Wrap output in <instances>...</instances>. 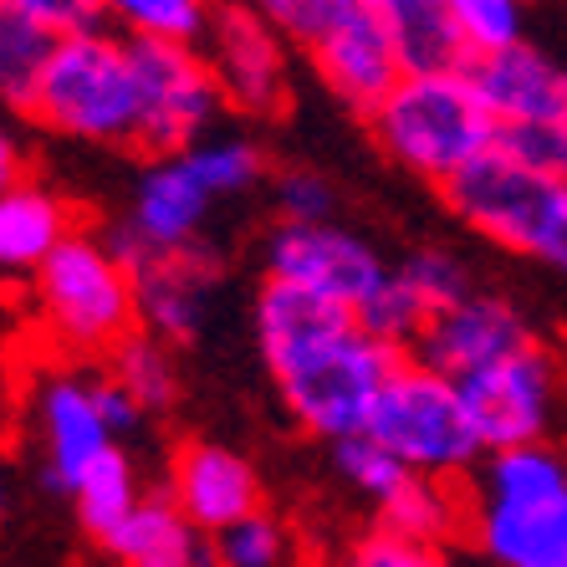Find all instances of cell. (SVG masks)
I'll list each match as a JSON object with an SVG mask.
<instances>
[{"label":"cell","instance_id":"1","mask_svg":"<svg viewBox=\"0 0 567 567\" xmlns=\"http://www.w3.org/2000/svg\"><path fill=\"white\" fill-rule=\"evenodd\" d=\"M256 343L291 420L322 440L369 430L383 383L404 358L373 338L348 302L281 277H266L256 297Z\"/></svg>","mask_w":567,"mask_h":567},{"label":"cell","instance_id":"2","mask_svg":"<svg viewBox=\"0 0 567 567\" xmlns=\"http://www.w3.org/2000/svg\"><path fill=\"white\" fill-rule=\"evenodd\" d=\"M369 128L399 169L420 174L430 185H445L450 174H461L475 154H486L502 138V123L471 62L410 66L394 93L369 113Z\"/></svg>","mask_w":567,"mask_h":567},{"label":"cell","instance_id":"3","mask_svg":"<svg viewBox=\"0 0 567 567\" xmlns=\"http://www.w3.org/2000/svg\"><path fill=\"white\" fill-rule=\"evenodd\" d=\"M31 118L66 133V138H82V144L138 148L144 93H138L128 37H113L103 27L62 31Z\"/></svg>","mask_w":567,"mask_h":567},{"label":"cell","instance_id":"4","mask_svg":"<svg viewBox=\"0 0 567 567\" xmlns=\"http://www.w3.org/2000/svg\"><path fill=\"white\" fill-rule=\"evenodd\" d=\"M440 189H445V205L475 236L557 266L567 277V179L527 164L496 138Z\"/></svg>","mask_w":567,"mask_h":567},{"label":"cell","instance_id":"5","mask_svg":"<svg viewBox=\"0 0 567 567\" xmlns=\"http://www.w3.org/2000/svg\"><path fill=\"white\" fill-rule=\"evenodd\" d=\"M37 307L41 322L66 353L97 358L113 353L138 322V277L113 251V240L72 236L37 266Z\"/></svg>","mask_w":567,"mask_h":567},{"label":"cell","instance_id":"6","mask_svg":"<svg viewBox=\"0 0 567 567\" xmlns=\"http://www.w3.org/2000/svg\"><path fill=\"white\" fill-rule=\"evenodd\" d=\"M369 435H379L410 471L461 475V481L486 455V440L465 410L461 383L414 353L399 358V369L383 383L369 414Z\"/></svg>","mask_w":567,"mask_h":567},{"label":"cell","instance_id":"7","mask_svg":"<svg viewBox=\"0 0 567 567\" xmlns=\"http://www.w3.org/2000/svg\"><path fill=\"white\" fill-rule=\"evenodd\" d=\"M317 78L358 113H373L410 72L394 16L373 0H328V11L302 37Z\"/></svg>","mask_w":567,"mask_h":567},{"label":"cell","instance_id":"8","mask_svg":"<svg viewBox=\"0 0 567 567\" xmlns=\"http://www.w3.org/2000/svg\"><path fill=\"white\" fill-rule=\"evenodd\" d=\"M133 66H138V93H144V154H179L210 133L220 107L230 103L215 78L210 56L195 52V41L169 37H128Z\"/></svg>","mask_w":567,"mask_h":567},{"label":"cell","instance_id":"9","mask_svg":"<svg viewBox=\"0 0 567 567\" xmlns=\"http://www.w3.org/2000/svg\"><path fill=\"white\" fill-rule=\"evenodd\" d=\"M455 383H461L465 410H471L486 450L522 445V440H547V430H553L557 363L537 338L512 348V353H502V358H491L481 369L461 373Z\"/></svg>","mask_w":567,"mask_h":567},{"label":"cell","instance_id":"10","mask_svg":"<svg viewBox=\"0 0 567 567\" xmlns=\"http://www.w3.org/2000/svg\"><path fill=\"white\" fill-rule=\"evenodd\" d=\"M266 277L312 287L358 312L363 297L389 277V266L353 230H338L328 220H281L271 230V240H266Z\"/></svg>","mask_w":567,"mask_h":567},{"label":"cell","instance_id":"11","mask_svg":"<svg viewBox=\"0 0 567 567\" xmlns=\"http://www.w3.org/2000/svg\"><path fill=\"white\" fill-rule=\"evenodd\" d=\"M210 205H215V195L189 169L185 154H154V164L138 179L128 220L107 240H113V251L128 266L148 261V256H164V251H185V246L199 240V230H205Z\"/></svg>","mask_w":567,"mask_h":567},{"label":"cell","instance_id":"12","mask_svg":"<svg viewBox=\"0 0 567 567\" xmlns=\"http://www.w3.org/2000/svg\"><path fill=\"white\" fill-rule=\"evenodd\" d=\"M277 21H266L256 6H220L205 31V56L225 97L246 113H277L287 107V52L277 41Z\"/></svg>","mask_w":567,"mask_h":567},{"label":"cell","instance_id":"13","mask_svg":"<svg viewBox=\"0 0 567 567\" xmlns=\"http://www.w3.org/2000/svg\"><path fill=\"white\" fill-rule=\"evenodd\" d=\"M37 430H41V450H47L41 481L56 496H72L78 481L87 475V465L107 445H118L113 424L97 410L93 383H82L78 373H52L37 389Z\"/></svg>","mask_w":567,"mask_h":567},{"label":"cell","instance_id":"14","mask_svg":"<svg viewBox=\"0 0 567 567\" xmlns=\"http://www.w3.org/2000/svg\"><path fill=\"white\" fill-rule=\"evenodd\" d=\"M537 332L506 297H486V291H465L461 302H450L445 312H435V322L424 328V338L414 343V358L435 363L440 373L461 379V373L481 369L491 358L512 353V348L532 343Z\"/></svg>","mask_w":567,"mask_h":567},{"label":"cell","instance_id":"15","mask_svg":"<svg viewBox=\"0 0 567 567\" xmlns=\"http://www.w3.org/2000/svg\"><path fill=\"white\" fill-rule=\"evenodd\" d=\"M471 542L502 567H567V486L527 502L471 496Z\"/></svg>","mask_w":567,"mask_h":567},{"label":"cell","instance_id":"16","mask_svg":"<svg viewBox=\"0 0 567 567\" xmlns=\"http://www.w3.org/2000/svg\"><path fill=\"white\" fill-rule=\"evenodd\" d=\"M133 277H138V322L158 332L164 343H195L205 332V317H210L220 261L199 246H185V251L138 261Z\"/></svg>","mask_w":567,"mask_h":567},{"label":"cell","instance_id":"17","mask_svg":"<svg viewBox=\"0 0 567 567\" xmlns=\"http://www.w3.org/2000/svg\"><path fill=\"white\" fill-rule=\"evenodd\" d=\"M471 72L502 128L567 118V66L553 62L547 52H537V47H527V41L471 56Z\"/></svg>","mask_w":567,"mask_h":567},{"label":"cell","instance_id":"18","mask_svg":"<svg viewBox=\"0 0 567 567\" xmlns=\"http://www.w3.org/2000/svg\"><path fill=\"white\" fill-rule=\"evenodd\" d=\"M169 496L210 537L261 506L256 471L225 445H179V455L169 465Z\"/></svg>","mask_w":567,"mask_h":567},{"label":"cell","instance_id":"19","mask_svg":"<svg viewBox=\"0 0 567 567\" xmlns=\"http://www.w3.org/2000/svg\"><path fill=\"white\" fill-rule=\"evenodd\" d=\"M210 532L195 527L174 496H138L123 527L107 537V553L128 567H195L215 563V547H205Z\"/></svg>","mask_w":567,"mask_h":567},{"label":"cell","instance_id":"20","mask_svg":"<svg viewBox=\"0 0 567 567\" xmlns=\"http://www.w3.org/2000/svg\"><path fill=\"white\" fill-rule=\"evenodd\" d=\"M379 522L410 532L435 553H450V542L471 537V486H461V475L410 471L394 496L379 502Z\"/></svg>","mask_w":567,"mask_h":567},{"label":"cell","instance_id":"21","mask_svg":"<svg viewBox=\"0 0 567 567\" xmlns=\"http://www.w3.org/2000/svg\"><path fill=\"white\" fill-rule=\"evenodd\" d=\"M72 236V210L52 189L16 179L0 189V271L37 277V266Z\"/></svg>","mask_w":567,"mask_h":567},{"label":"cell","instance_id":"22","mask_svg":"<svg viewBox=\"0 0 567 567\" xmlns=\"http://www.w3.org/2000/svg\"><path fill=\"white\" fill-rule=\"evenodd\" d=\"M62 31L21 11H0V103L16 113H31L41 93V78L56 56Z\"/></svg>","mask_w":567,"mask_h":567},{"label":"cell","instance_id":"23","mask_svg":"<svg viewBox=\"0 0 567 567\" xmlns=\"http://www.w3.org/2000/svg\"><path fill=\"white\" fill-rule=\"evenodd\" d=\"M138 496H144V491H138V475H133L123 445H107L103 455L87 465V475L78 481V491H72L82 532H87L97 547H107V537L123 527V516L138 506Z\"/></svg>","mask_w":567,"mask_h":567},{"label":"cell","instance_id":"24","mask_svg":"<svg viewBox=\"0 0 567 567\" xmlns=\"http://www.w3.org/2000/svg\"><path fill=\"white\" fill-rule=\"evenodd\" d=\"M358 322H363L373 338L394 343L399 353H414V343L424 338V328L435 322V307H430L420 291H414V281L404 277V271H389V277H383L379 287L363 297V307H358Z\"/></svg>","mask_w":567,"mask_h":567},{"label":"cell","instance_id":"25","mask_svg":"<svg viewBox=\"0 0 567 567\" xmlns=\"http://www.w3.org/2000/svg\"><path fill=\"white\" fill-rule=\"evenodd\" d=\"M128 37H169V41H205L210 31V0H97Z\"/></svg>","mask_w":567,"mask_h":567},{"label":"cell","instance_id":"26","mask_svg":"<svg viewBox=\"0 0 567 567\" xmlns=\"http://www.w3.org/2000/svg\"><path fill=\"white\" fill-rule=\"evenodd\" d=\"M107 358H113V379L128 383L133 394L144 399L148 414H164L174 404V363H169V343H164L158 332L138 328Z\"/></svg>","mask_w":567,"mask_h":567},{"label":"cell","instance_id":"27","mask_svg":"<svg viewBox=\"0 0 567 567\" xmlns=\"http://www.w3.org/2000/svg\"><path fill=\"white\" fill-rule=\"evenodd\" d=\"M179 154L189 158V169L205 179V189H210L215 199L246 195V189L266 174V158L251 138H205V144L195 138V144L179 148Z\"/></svg>","mask_w":567,"mask_h":567},{"label":"cell","instance_id":"28","mask_svg":"<svg viewBox=\"0 0 567 567\" xmlns=\"http://www.w3.org/2000/svg\"><path fill=\"white\" fill-rule=\"evenodd\" d=\"M332 461H338V475H343L353 491H363L373 506L389 502L399 491V481L410 475V465L399 461L394 450L383 445L379 435H369V430H358V435H343L332 440Z\"/></svg>","mask_w":567,"mask_h":567},{"label":"cell","instance_id":"29","mask_svg":"<svg viewBox=\"0 0 567 567\" xmlns=\"http://www.w3.org/2000/svg\"><path fill=\"white\" fill-rule=\"evenodd\" d=\"M445 11L471 56H486V52L512 47V41H527L522 37L527 31V0H445Z\"/></svg>","mask_w":567,"mask_h":567},{"label":"cell","instance_id":"30","mask_svg":"<svg viewBox=\"0 0 567 567\" xmlns=\"http://www.w3.org/2000/svg\"><path fill=\"white\" fill-rule=\"evenodd\" d=\"M287 557H291L287 527H277L271 516H261V506H256L251 516H240V522L215 532V563H225V567H277V563H287Z\"/></svg>","mask_w":567,"mask_h":567},{"label":"cell","instance_id":"31","mask_svg":"<svg viewBox=\"0 0 567 567\" xmlns=\"http://www.w3.org/2000/svg\"><path fill=\"white\" fill-rule=\"evenodd\" d=\"M399 271L414 281V291H420L424 302L435 307V312H445L450 302H461L471 287V271H465L461 261L450 251H414L410 261H399Z\"/></svg>","mask_w":567,"mask_h":567},{"label":"cell","instance_id":"32","mask_svg":"<svg viewBox=\"0 0 567 567\" xmlns=\"http://www.w3.org/2000/svg\"><path fill=\"white\" fill-rule=\"evenodd\" d=\"M440 557L445 553L424 547L420 537L389 527V522H379V527H373L369 537H358V547H353V563H363V567H435Z\"/></svg>","mask_w":567,"mask_h":567},{"label":"cell","instance_id":"33","mask_svg":"<svg viewBox=\"0 0 567 567\" xmlns=\"http://www.w3.org/2000/svg\"><path fill=\"white\" fill-rule=\"evenodd\" d=\"M502 144L512 154H522L527 164L567 179V118L557 123H516V128H502Z\"/></svg>","mask_w":567,"mask_h":567},{"label":"cell","instance_id":"34","mask_svg":"<svg viewBox=\"0 0 567 567\" xmlns=\"http://www.w3.org/2000/svg\"><path fill=\"white\" fill-rule=\"evenodd\" d=\"M277 210H281V220H328L332 185L317 169L291 164V169L277 174Z\"/></svg>","mask_w":567,"mask_h":567},{"label":"cell","instance_id":"35","mask_svg":"<svg viewBox=\"0 0 567 567\" xmlns=\"http://www.w3.org/2000/svg\"><path fill=\"white\" fill-rule=\"evenodd\" d=\"M0 11L37 16V21H47V27H56V31H82V27H97V21H103V6H97V0H0Z\"/></svg>","mask_w":567,"mask_h":567},{"label":"cell","instance_id":"36","mask_svg":"<svg viewBox=\"0 0 567 567\" xmlns=\"http://www.w3.org/2000/svg\"><path fill=\"white\" fill-rule=\"evenodd\" d=\"M93 394H97V410H103V420L113 424V435H138V424H144V399L133 394L128 383H118L113 373L107 379H93Z\"/></svg>","mask_w":567,"mask_h":567},{"label":"cell","instance_id":"37","mask_svg":"<svg viewBox=\"0 0 567 567\" xmlns=\"http://www.w3.org/2000/svg\"><path fill=\"white\" fill-rule=\"evenodd\" d=\"M246 6H256L266 21H277V27L297 41H302L307 31L322 21V11H328V0H246Z\"/></svg>","mask_w":567,"mask_h":567},{"label":"cell","instance_id":"38","mask_svg":"<svg viewBox=\"0 0 567 567\" xmlns=\"http://www.w3.org/2000/svg\"><path fill=\"white\" fill-rule=\"evenodd\" d=\"M21 174H27V154H21V144H16V133L0 123V189H11Z\"/></svg>","mask_w":567,"mask_h":567},{"label":"cell","instance_id":"39","mask_svg":"<svg viewBox=\"0 0 567 567\" xmlns=\"http://www.w3.org/2000/svg\"><path fill=\"white\" fill-rule=\"evenodd\" d=\"M373 6H383V11L394 16V21H404V16L424 11V6H435V0H373Z\"/></svg>","mask_w":567,"mask_h":567},{"label":"cell","instance_id":"40","mask_svg":"<svg viewBox=\"0 0 567 567\" xmlns=\"http://www.w3.org/2000/svg\"><path fill=\"white\" fill-rule=\"evenodd\" d=\"M0 512H6V491H0Z\"/></svg>","mask_w":567,"mask_h":567}]
</instances>
